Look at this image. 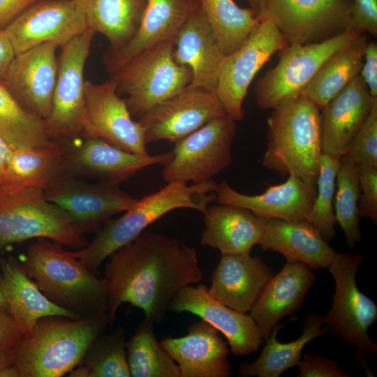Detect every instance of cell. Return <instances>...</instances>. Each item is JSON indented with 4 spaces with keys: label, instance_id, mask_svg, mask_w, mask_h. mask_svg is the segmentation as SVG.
<instances>
[{
    "label": "cell",
    "instance_id": "obj_1",
    "mask_svg": "<svg viewBox=\"0 0 377 377\" xmlns=\"http://www.w3.org/2000/svg\"><path fill=\"white\" fill-rule=\"evenodd\" d=\"M108 258L104 278L110 326L124 303L141 309L144 318L161 323L176 293L202 277L194 248L158 233L143 232Z\"/></svg>",
    "mask_w": 377,
    "mask_h": 377
},
{
    "label": "cell",
    "instance_id": "obj_2",
    "mask_svg": "<svg viewBox=\"0 0 377 377\" xmlns=\"http://www.w3.org/2000/svg\"><path fill=\"white\" fill-rule=\"evenodd\" d=\"M109 325L106 312L70 318H40L31 333L15 343L14 365L21 377H60L78 366Z\"/></svg>",
    "mask_w": 377,
    "mask_h": 377
},
{
    "label": "cell",
    "instance_id": "obj_3",
    "mask_svg": "<svg viewBox=\"0 0 377 377\" xmlns=\"http://www.w3.org/2000/svg\"><path fill=\"white\" fill-rule=\"evenodd\" d=\"M20 265L50 301L77 318L106 312V279L96 277L62 245L39 238L29 246Z\"/></svg>",
    "mask_w": 377,
    "mask_h": 377
},
{
    "label": "cell",
    "instance_id": "obj_4",
    "mask_svg": "<svg viewBox=\"0 0 377 377\" xmlns=\"http://www.w3.org/2000/svg\"><path fill=\"white\" fill-rule=\"evenodd\" d=\"M216 184L212 179L189 186L179 182L168 183L158 191L138 199L121 216L105 221L91 242L73 253L96 274L111 254L134 240L167 213L190 208L204 214L208 205L216 199Z\"/></svg>",
    "mask_w": 377,
    "mask_h": 377
},
{
    "label": "cell",
    "instance_id": "obj_5",
    "mask_svg": "<svg viewBox=\"0 0 377 377\" xmlns=\"http://www.w3.org/2000/svg\"><path fill=\"white\" fill-rule=\"evenodd\" d=\"M322 154L320 110L298 95L272 110L263 165L316 184Z\"/></svg>",
    "mask_w": 377,
    "mask_h": 377
},
{
    "label": "cell",
    "instance_id": "obj_6",
    "mask_svg": "<svg viewBox=\"0 0 377 377\" xmlns=\"http://www.w3.org/2000/svg\"><path fill=\"white\" fill-rule=\"evenodd\" d=\"M46 238L76 250L88 244L43 191L0 181V253L7 246Z\"/></svg>",
    "mask_w": 377,
    "mask_h": 377
},
{
    "label": "cell",
    "instance_id": "obj_7",
    "mask_svg": "<svg viewBox=\"0 0 377 377\" xmlns=\"http://www.w3.org/2000/svg\"><path fill=\"white\" fill-rule=\"evenodd\" d=\"M173 40L145 51L110 75L117 94L125 100L138 120L179 94L192 81L191 70L173 56Z\"/></svg>",
    "mask_w": 377,
    "mask_h": 377
},
{
    "label": "cell",
    "instance_id": "obj_8",
    "mask_svg": "<svg viewBox=\"0 0 377 377\" xmlns=\"http://www.w3.org/2000/svg\"><path fill=\"white\" fill-rule=\"evenodd\" d=\"M364 257L359 253H337L327 269L335 287L332 305L324 323L327 331L355 347L358 353L377 354V345L368 332L377 320V305L362 293L356 273Z\"/></svg>",
    "mask_w": 377,
    "mask_h": 377
},
{
    "label": "cell",
    "instance_id": "obj_9",
    "mask_svg": "<svg viewBox=\"0 0 377 377\" xmlns=\"http://www.w3.org/2000/svg\"><path fill=\"white\" fill-rule=\"evenodd\" d=\"M362 32L349 28L318 43L288 45L276 65L257 82L255 99L263 109H274L300 95L324 63Z\"/></svg>",
    "mask_w": 377,
    "mask_h": 377
},
{
    "label": "cell",
    "instance_id": "obj_10",
    "mask_svg": "<svg viewBox=\"0 0 377 377\" xmlns=\"http://www.w3.org/2000/svg\"><path fill=\"white\" fill-rule=\"evenodd\" d=\"M95 34L88 28L59 47L51 109L43 119L46 132L54 141H69L83 134L86 82L84 71Z\"/></svg>",
    "mask_w": 377,
    "mask_h": 377
},
{
    "label": "cell",
    "instance_id": "obj_11",
    "mask_svg": "<svg viewBox=\"0 0 377 377\" xmlns=\"http://www.w3.org/2000/svg\"><path fill=\"white\" fill-rule=\"evenodd\" d=\"M235 132L236 121L227 115L207 122L175 143L171 159L163 165L162 177L167 183L211 180L231 164Z\"/></svg>",
    "mask_w": 377,
    "mask_h": 377
},
{
    "label": "cell",
    "instance_id": "obj_12",
    "mask_svg": "<svg viewBox=\"0 0 377 377\" xmlns=\"http://www.w3.org/2000/svg\"><path fill=\"white\" fill-rule=\"evenodd\" d=\"M288 45L273 22L262 20L244 43L226 56L216 95L228 117L235 121L244 118L242 105L255 76L274 53Z\"/></svg>",
    "mask_w": 377,
    "mask_h": 377
},
{
    "label": "cell",
    "instance_id": "obj_13",
    "mask_svg": "<svg viewBox=\"0 0 377 377\" xmlns=\"http://www.w3.org/2000/svg\"><path fill=\"white\" fill-rule=\"evenodd\" d=\"M352 0H268L260 18L273 22L288 45L332 38L351 28Z\"/></svg>",
    "mask_w": 377,
    "mask_h": 377
},
{
    "label": "cell",
    "instance_id": "obj_14",
    "mask_svg": "<svg viewBox=\"0 0 377 377\" xmlns=\"http://www.w3.org/2000/svg\"><path fill=\"white\" fill-rule=\"evenodd\" d=\"M43 193L83 236L95 231L114 215L126 212L138 200L121 190L119 184L101 181L89 183L71 176Z\"/></svg>",
    "mask_w": 377,
    "mask_h": 377
},
{
    "label": "cell",
    "instance_id": "obj_15",
    "mask_svg": "<svg viewBox=\"0 0 377 377\" xmlns=\"http://www.w3.org/2000/svg\"><path fill=\"white\" fill-rule=\"evenodd\" d=\"M83 135L102 138L129 152L149 155L147 151L145 129L135 121L126 101L121 98L115 82L95 84L85 82Z\"/></svg>",
    "mask_w": 377,
    "mask_h": 377
},
{
    "label": "cell",
    "instance_id": "obj_16",
    "mask_svg": "<svg viewBox=\"0 0 377 377\" xmlns=\"http://www.w3.org/2000/svg\"><path fill=\"white\" fill-rule=\"evenodd\" d=\"M87 29L82 0H42L5 31L17 54L47 42L59 47Z\"/></svg>",
    "mask_w": 377,
    "mask_h": 377
},
{
    "label": "cell",
    "instance_id": "obj_17",
    "mask_svg": "<svg viewBox=\"0 0 377 377\" xmlns=\"http://www.w3.org/2000/svg\"><path fill=\"white\" fill-rule=\"evenodd\" d=\"M79 143L64 145L68 176L86 177L119 184L140 170L156 164L164 165L172 152L141 156L124 150L106 140L83 135Z\"/></svg>",
    "mask_w": 377,
    "mask_h": 377
},
{
    "label": "cell",
    "instance_id": "obj_18",
    "mask_svg": "<svg viewBox=\"0 0 377 377\" xmlns=\"http://www.w3.org/2000/svg\"><path fill=\"white\" fill-rule=\"evenodd\" d=\"M226 116L216 94L187 87L138 119L147 144L161 140L176 143L207 122Z\"/></svg>",
    "mask_w": 377,
    "mask_h": 377
},
{
    "label": "cell",
    "instance_id": "obj_19",
    "mask_svg": "<svg viewBox=\"0 0 377 377\" xmlns=\"http://www.w3.org/2000/svg\"><path fill=\"white\" fill-rule=\"evenodd\" d=\"M58 47L56 43L47 42L16 54L3 81L19 104L43 120L51 109L58 71Z\"/></svg>",
    "mask_w": 377,
    "mask_h": 377
},
{
    "label": "cell",
    "instance_id": "obj_20",
    "mask_svg": "<svg viewBox=\"0 0 377 377\" xmlns=\"http://www.w3.org/2000/svg\"><path fill=\"white\" fill-rule=\"evenodd\" d=\"M168 310L188 312L209 323L226 337L230 352L236 355H248L258 351L264 341L249 314L224 305L203 284L183 287L171 300Z\"/></svg>",
    "mask_w": 377,
    "mask_h": 377
},
{
    "label": "cell",
    "instance_id": "obj_21",
    "mask_svg": "<svg viewBox=\"0 0 377 377\" xmlns=\"http://www.w3.org/2000/svg\"><path fill=\"white\" fill-rule=\"evenodd\" d=\"M198 0H146L145 8L131 40L119 49L108 48L103 64L111 75L141 53L175 39L188 17L199 8Z\"/></svg>",
    "mask_w": 377,
    "mask_h": 377
},
{
    "label": "cell",
    "instance_id": "obj_22",
    "mask_svg": "<svg viewBox=\"0 0 377 377\" xmlns=\"http://www.w3.org/2000/svg\"><path fill=\"white\" fill-rule=\"evenodd\" d=\"M217 203L246 209L263 219L306 221L316 195V184L293 175L286 182L269 186L265 192L246 195L223 180L215 188Z\"/></svg>",
    "mask_w": 377,
    "mask_h": 377
},
{
    "label": "cell",
    "instance_id": "obj_23",
    "mask_svg": "<svg viewBox=\"0 0 377 377\" xmlns=\"http://www.w3.org/2000/svg\"><path fill=\"white\" fill-rule=\"evenodd\" d=\"M161 346L178 364L181 377H230L229 350L219 331L204 320L181 337H165Z\"/></svg>",
    "mask_w": 377,
    "mask_h": 377
},
{
    "label": "cell",
    "instance_id": "obj_24",
    "mask_svg": "<svg viewBox=\"0 0 377 377\" xmlns=\"http://www.w3.org/2000/svg\"><path fill=\"white\" fill-rule=\"evenodd\" d=\"M316 275L300 262H288L266 283L249 315L257 324L263 340L283 317L299 311Z\"/></svg>",
    "mask_w": 377,
    "mask_h": 377
},
{
    "label": "cell",
    "instance_id": "obj_25",
    "mask_svg": "<svg viewBox=\"0 0 377 377\" xmlns=\"http://www.w3.org/2000/svg\"><path fill=\"white\" fill-rule=\"evenodd\" d=\"M272 276L270 267L258 256L221 253L208 290L224 305L246 313Z\"/></svg>",
    "mask_w": 377,
    "mask_h": 377
},
{
    "label": "cell",
    "instance_id": "obj_26",
    "mask_svg": "<svg viewBox=\"0 0 377 377\" xmlns=\"http://www.w3.org/2000/svg\"><path fill=\"white\" fill-rule=\"evenodd\" d=\"M173 56L179 64L191 70L190 87L216 94L226 55L200 6L188 17L177 34Z\"/></svg>",
    "mask_w": 377,
    "mask_h": 377
},
{
    "label": "cell",
    "instance_id": "obj_27",
    "mask_svg": "<svg viewBox=\"0 0 377 377\" xmlns=\"http://www.w3.org/2000/svg\"><path fill=\"white\" fill-rule=\"evenodd\" d=\"M375 98L358 75L322 108V152L343 155L365 121Z\"/></svg>",
    "mask_w": 377,
    "mask_h": 377
},
{
    "label": "cell",
    "instance_id": "obj_28",
    "mask_svg": "<svg viewBox=\"0 0 377 377\" xmlns=\"http://www.w3.org/2000/svg\"><path fill=\"white\" fill-rule=\"evenodd\" d=\"M263 251L282 254L288 262H300L312 269H327L337 252L306 221L265 219L258 244Z\"/></svg>",
    "mask_w": 377,
    "mask_h": 377
},
{
    "label": "cell",
    "instance_id": "obj_29",
    "mask_svg": "<svg viewBox=\"0 0 377 377\" xmlns=\"http://www.w3.org/2000/svg\"><path fill=\"white\" fill-rule=\"evenodd\" d=\"M205 229L200 243L224 254L250 253L258 244L265 219L235 205L217 203L204 214Z\"/></svg>",
    "mask_w": 377,
    "mask_h": 377
},
{
    "label": "cell",
    "instance_id": "obj_30",
    "mask_svg": "<svg viewBox=\"0 0 377 377\" xmlns=\"http://www.w3.org/2000/svg\"><path fill=\"white\" fill-rule=\"evenodd\" d=\"M0 290L24 334L31 333L36 322L45 316L78 318L50 301L24 272L20 262L15 258H0Z\"/></svg>",
    "mask_w": 377,
    "mask_h": 377
},
{
    "label": "cell",
    "instance_id": "obj_31",
    "mask_svg": "<svg viewBox=\"0 0 377 377\" xmlns=\"http://www.w3.org/2000/svg\"><path fill=\"white\" fill-rule=\"evenodd\" d=\"M67 176L64 145L54 141L45 146L13 149L0 181L44 191Z\"/></svg>",
    "mask_w": 377,
    "mask_h": 377
},
{
    "label": "cell",
    "instance_id": "obj_32",
    "mask_svg": "<svg viewBox=\"0 0 377 377\" xmlns=\"http://www.w3.org/2000/svg\"><path fill=\"white\" fill-rule=\"evenodd\" d=\"M324 316L309 313L304 320L302 334L297 339L281 343L277 334L284 324L276 325L266 341L259 357L253 362H243L238 366L239 377H279L287 369L297 366L301 361L304 346L315 338L326 333Z\"/></svg>",
    "mask_w": 377,
    "mask_h": 377
},
{
    "label": "cell",
    "instance_id": "obj_33",
    "mask_svg": "<svg viewBox=\"0 0 377 377\" xmlns=\"http://www.w3.org/2000/svg\"><path fill=\"white\" fill-rule=\"evenodd\" d=\"M370 39L362 32L330 57L301 92L320 110L360 75Z\"/></svg>",
    "mask_w": 377,
    "mask_h": 377
},
{
    "label": "cell",
    "instance_id": "obj_34",
    "mask_svg": "<svg viewBox=\"0 0 377 377\" xmlns=\"http://www.w3.org/2000/svg\"><path fill=\"white\" fill-rule=\"evenodd\" d=\"M88 28L107 38L111 49L126 45L140 25L146 0H82Z\"/></svg>",
    "mask_w": 377,
    "mask_h": 377
},
{
    "label": "cell",
    "instance_id": "obj_35",
    "mask_svg": "<svg viewBox=\"0 0 377 377\" xmlns=\"http://www.w3.org/2000/svg\"><path fill=\"white\" fill-rule=\"evenodd\" d=\"M198 1L226 56L237 50L260 22L250 8H242L234 0Z\"/></svg>",
    "mask_w": 377,
    "mask_h": 377
},
{
    "label": "cell",
    "instance_id": "obj_36",
    "mask_svg": "<svg viewBox=\"0 0 377 377\" xmlns=\"http://www.w3.org/2000/svg\"><path fill=\"white\" fill-rule=\"evenodd\" d=\"M145 318L126 341V360L132 377H181L178 364L161 346Z\"/></svg>",
    "mask_w": 377,
    "mask_h": 377
},
{
    "label": "cell",
    "instance_id": "obj_37",
    "mask_svg": "<svg viewBox=\"0 0 377 377\" xmlns=\"http://www.w3.org/2000/svg\"><path fill=\"white\" fill-rule=\"evenodd\" d=\"M0 137L14 149L54 142L46 132L43 120L22 108L3 82H0Z\"/></svg>",
    "mask_w": 377,
    "mask_h": 377
},
{
    "label": "cell",
    "instance_id": "obj_38",
    "mask_svg": "<svg viewBox=\"0 0 377 377\" xmlns=\"http://www.w3.org/2000/svg\"><path fill=\"white\" fill-rule=\"evenodd\" d=\"M334 198L335 221L341 228L347 246L353 248L362 240L358 204L360 194L358 166L341 156L337 175Z\"/></svg>",
    "mask_w": 377,
    "mask_h": 377
},
{
    "label": "cell",
    "instance_id": "obj_39",
    "mask_svg": "<svg viewBox=\"0 0 377 377\" xmlns=\"http://www.w3.org/2000/svg\"><path fill=\"white\" fill-rule=\"evenodd\" d=\"M126 341L121 327L97 337L79 364L84 369L86 377H130Z\"/></svg>",
    "mask_w": 377,
    "mask_h": 377
},
{
    "label": "cell",
    "instance_id": "obj_40",
    "mask_svg": "<svg viewBox=\"0 0 377 377\" xmlns=\"http://www.w3.org/2000/svg\"><path fill=\"white\" fill-rule=\"evenodd\" d=\"M341 156L322 152L316 180V195L307 221L314 226L325 240L335 235L334 198L336 179Z\"/></svg>",
    "mask_w": 377,
    "mask_h": 377
},
{
    "label": "cell",
    "instance_id": "obj_41",
    "mask_svg": "<svg viewBox=\"0 0 377 377\" xmlns=\"http://www.w3.org/2000/svg\"><path fill=\"white\" fill-rule=\"evenodd\" d=\"M341 156L357 165L367 164L377 166V98L374 100L365 121Z\"/></svg>",
    "mask_w": 377,
    "mask_h": 377
},
{
    "label": "cell",
    "instance_id": "obj_42",
    "mask_svg": "<svg viewBox=\"0 0 377 377\" xmlns=\"http://www.w3.org/2000/svg\"><path fill=\"white\" fill-rule=\"evenodd\" d=\"M360 194L358 204L360 217L369 219L377 223V166L360 165Z\"/></svg>",
    "mask_w": 377,
    "mask_h": 377
},
{
    "label": "cell",
    "instance_id": "obj_43",
    "mask_svg": "<svg viewBox=\"0 0 377 377\" xmlns=\"http://www.w3.org/2000/svg\"><path fill=\"white\" fill-rule=\"evenodd\" d=\"M297 377H348L330 358L323 357L314 353H304L299 364Z\"/></svg>",
    "mask_w": 377,
    "mask_h": 377
},
{
    "label": "cell",
    "instance_id": "obj_44",
    "mask_svg": "<svg viewBox=\"0 0 377 377\" xmlns=\"http://www.w3.org/2000/svg\"><path fill=\"white\" fill-rule=\"evenodd\" d=\"M350 27L377 36V0H352Z\"/></svg>",
    "mask_w": 377,
    "mask_h": 377
},
{
    "label": "cell",
    "instance_id": "obj_45",
    "mask_svg": "<svg viewBox=\"0 0 377 377\" xmlns=\"http://www.w3.org/2000/svg\"><path fill=\"white\" fill-rule=\"evenodd\" d=\"M360 75L372 98H377V43L369 40Z\"/></svg>",
    "mask_w": 377,
    "mask_h": 377
},
{
    "label": "cell",
    "instance_id": "obj_46",
    "mask_svg": "<svg viewBox=\"0 0 377 377\" xmlns=\"http://www.w3.org/2000/svg\"><path fill=\"white\" fill-rule=\"evenodd\" d=\"M42 0H0V31L6 30L23 13Z\"/></svg>",
    "mask_w": 377,
    "mask_h": 377
},
{
    "label": "cell",
    "instance_id": "obj_47",
    "mask_svg": "<svg viewBox=\"0 0 377 377\" xmlns=\"http://www.w3.org/2000/svg\"><path fill=\"white\" fill-rule=\"evenodd\" d=\"M24 332L10 311L0 305V345L15 343Z\"/></svg>",
    "mask_w": 377,
    "mask_h": 377
},
{
    "label": "cell",
    "instance_id": "obj_48",
    "mask_svg": "<svg viewBox=\"0 0 377 377\" xmlns=\"http://www.w3.org/2000/svg\"><path fill=\"white\" fill-rule=\"evenodd\" d=\"M16 54L5 30L0 31V82H3Z\"/></svg>",
    "mask_w": 377,
    "mask_h": 377
},
{
    "label": "cell",
    "instance_id": "obj_49",
    "mask_svg": "<svg viewBox=\"0 0 377 377\" xmlns=\"http://www.w3.org/2000/svg\"><path fill=\"white\" fill-rule=\"evenodd\" d=\"M15 343H7L0 345V370L14 364Z\"/></svg>",
    "mask_w": 377,
    "mask_h": 377
},
{
    "label": "cell",
    "instance_id": "obj_50",
    "mask_svg": "<svg viewBox=\"0 0 377 377\" xmlns=\"http://www.w3.org/2000/svg\"><path fill=\"white\" fill-rule=\"evenodd\" d=\"M13 147L0 137V174L3 171Z\"/></svg>",
    "mask_w": 377,
    "mask_h": 377
},
{
    "label": "cell",
    "instance_id": "obj_51",
    "mask_svg": "<svg viewBox=\"0 0 377 377\" xmlns=\"http://www.w3.org/2000/svg\"><path fill=\"white\" fill-rule=\"evenodd\" d=\"M250 8L253 11L255 15L260 20L265 11L268 0H247Z\"/></svg>",
    "mask_w": 377,
    "mask_h": 377
},
{
    "label": "cell",
    "instance_id": "obj_52",
    "mask_svg": "<svg viewBox=\"0 0 377 377\" xmlns=\"http://www.w3.org/2000/svg\"><path fill=\"white\" fill-rule=\"evenodd\" d=\"M0 377H21V374L19 369L13 364L1 369Z\"/></svg>",
    "mask_w": 377,
    "mask_h": 377
},
{
    "label": "cell",
    "instance_id": "obj_53",
    "mask_svg": "<svg viewBox=\"0 0 377 377\" xmlns=\"http://www.w3.org/2000/svg\"><path fill=\"white\" fill-rule=\"evenodd\" d=\"M0 305L9 310L7 301L1 290H0Z\"/></svg>",
    "mask_w": 377,
    "mask_h": 377
}]
</instances>
